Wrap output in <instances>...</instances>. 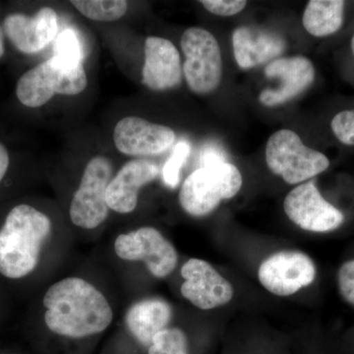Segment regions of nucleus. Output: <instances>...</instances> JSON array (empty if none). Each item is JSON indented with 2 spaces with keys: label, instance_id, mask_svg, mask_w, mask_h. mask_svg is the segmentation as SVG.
<instances>
[{
  "label": "nucleus",
  "instance_id": "1",
  "mask_svg": "<svg viewBox=\"0 0 354 354\" xmlns=\"http://www.w3.org/2000/svg\"><path fill=\"white\" fill-rule=\"evenodd\" d=\"M43 302L46 327L66 339L101 334L113 322V309L106 298L83 279L72 277L53 283Z\"/></svg>",
  "mask_w": 354,
  "mask_h": 354
},
{
  "label": "nucleus",
  "instance_id": "2",
  "mask_svg": "<svg viewBox=\"0 0 354 354\" xmlns=\"http://www.w3.org/2000/svg\"><path fill=\"white\" fill-rule=\"evenodd\" d=\"M50 232V218L41 211L25 204L14 207L0 230V274L8 279L31 274Z\"/></svg>",
  "mask_w": 354,
  "mask_h": 354
},
{
  "label": "nucleus",
  "instance_id": "3",
  "mask_svg": "<svg viewBox=\"0 0 354 354\" xmlns=\"http://www.w3.org/2000/svg\"><path fill=\"white\" fill-rule=\"evenodd\" d=\"M87 85L82 64H70L53 55L21 76L16 95L28 108H39L55 95L81 94Z\"/></svg>",
  "mask_w": 354,
  "mask_h": 354
},
{
  "label": "nucleus",
  "instance_id": "4",
  "mask_svg": "<svg viewBox=\"0 0 354 354\" xmlns=\"http://www.w3.org/2000/svg\"><path fill=\"white\" fill-rule=\"evenodd\" d=\"M241 186V171L230 162L199 167L184 180L179 204L188 215L208 216L223 200L234 197Z\"/></svg>",
  "mask_w": 354,
  "mask_h": 354
},
{
  "label": "nucleus",
  "instance_id": "5",
  "mask_svg": "<svg viewBox=\"0 0 354 354\" xmlns=\"http://www.w3.org/2000/svg\"><path fill=\"white\" fill-rule=\"evenodd\" d=\"M266 162L272 174L295 185L327 171L329 158L304 145L292 130L281 129L270 137L266 146Z\"/></svg>",
  "mask_w": 354,
  "mask_h": 354
},
{
  "label": "nucleus",
  "instance_id": "6",
  "mask_svg": "<svg viewBox=\"0 0 354 354\" xmlns=\"http://www.w3.org/2000/svg\"><path fill=\"white\" fill-rule=\"evenodd\" d=\"M180 44L188 87L197 95L213 93L223 77V58L215 36L203 28L191 27L183 32Z\"/></svg>",
  "mask_w": 354,
  "mask_h": 354
},
{
  "label": "nucleus",
  "instance_id": "7",
  "mask_svg": "<svg viewBox=\"0 0 354 354\" xmlns=\"http://www.w3.org/2000/svg\"><path fill=\"white\" fill-rule=\"evenodd\" d=\"M111 176L113 165L106 157L97 156L86 165L80 186L70 204V218L77 227L94 230L108 218L106 195Z\"/></svg>",
  "mask_w": 354,
  "mask_h": 354
},
{
  "label": "nucleus",
  "instance_id": "8",
  "mask_svg": "<svg viewBox=\"0 0 354 354\" xmlns=\"http://www.w3.org/2000/svg\"><path fill=\"white\" fill-rule=\"evenodd\" d=\"M114 251L120 259L145 263L151 274L158 279L169 276L178 262L176 247L152 227L118 235Z\"/></svg>",
  "mask_w": 354,
  "mask_h": 354
},
{
  "label": "nucleus",
  "instance_id": "9",
  "mask_svg": "<svg viewBox=\"0 0 354 354\" xmlns=\"http://www.w3.org/2000/svg\"><path fill=\"white\" fill-rule=\"evenodd\" d=\"M316 266L300 251L283 250L263 261L258 270L261 285L277 297H290L315 281Z\"/></svg>",
  "mask_w": 354,
  "mask_h": 354
},
{
  "label": "nucleus",
  "instance_id": "10",
  "mask_svg": "<svg viewBox=\"0 0 354 354\" xmlns=\"http://www.w3.org/2000/svg\"><path fill=\"white\" fill-rule=\"evenodd\" d=\"M283 209L293 223L307 232H333L342 225L344 214L324 199L315 181L299 184L286 195Z\"/></svg>",
  "mask_w": 354,
  "mask_h": 354
},
{
  "label": "nucleus",
  "instance_id": "11",
  "mask_svg": "<svg viewBox=\"0 0 354 354\" xmlns=\"http://www.w3.org/2000/svg\"><path fill=\"white\" fill-rule=\"evenodd\" d=\"M181 295L197 308H218L234 298V286L207 261L191 258L181 268Z\"/></svg>",
  "mask_w": 354,
  "mask_h": 354
},
{
  "label": "nucleus",
  "instance_id": "12",
  "mask_svg": "<svg viewBox=\"0 0 354 354\" xmlns=\"http://www.w3.org/2000/svg\"><path fill=\"white\" fill-rule=\"evenodd\" d=\"M171 128L137 116H127L116 123L113 141L120 153L132 157H147L164 153L176 141Z\"/></svg>",
  "mask_w": 354,
  "mask_h": 354
},
{
  "label": "nucleus",
  "instance_id": "13",
  "mask_svg": "<svg viewBox=\"0 0 354 354\" xmlns=\"http://www.w3.org/2000/svg\"><path fill=\"white\" fill-rule=\"evenodd\" d=\"M265 75L279 81L278 87L267 88L259 95L263 106L274 108L290 102L308 88L315 79V68L307 57H281L265 67Z\"/></svg>",
  "mask_w": 354,
  "mask_h": 354
},
{
  "label": "nucleus",
  "instance_id": "14",
  "mask_svg": "<svg viewBox=\"0 0 354 354\" xmlns=\"http://www.w3.org/2000/svg\"><path fill=\"white\" fill-rule=\"evenodd\" d=\"M3 31L21 53H38L57 37V15L50 7L39 9L34 16L10 14L4 19Z\"/></svg>",
  "mask_w": 354,
  "mask_h": 354
},
{
  "label": "nucleus",
  "instance_id": "15",
  "mask_svg": "<svg viewBox=\"0 0 354 354\" xmlns=\"http://www.w3.org/2000/svg\"><path fill=\"white\" fill-rule=\"evenodd\" d=\"M180 55L169 39L149 37L145 41V64L142 83L153 91H167L183 82Z\"/></svg>",
  "mask_w": 354,
  "mask_h": 354
},
{
  "label": "nucleus",
  "instance_id": "16",
  "mask_svg": "<svg viewBox=\"0 0 354 354\" xmlns=\"http://www.w3.org/2000/svg\"><path fill=\"white\" fill-rule=\"evenodd\" d=\"M232 46L236 64L241 69L249 70L283 55L286 43L278 32L242 26L234 30Z\"/></svg>",
  "mask_w": 354,
  "mask_h": 354
},
{
  "label": "nucleus",
  "instance_id": "17",
  "mask_svg": "<svg viewBox=\"0 0 354 354\" xmlns=\"http://www.w3.org/2000/svg\"><path fill=\"white\" fill-rule=\"evenodd\" d=\"M158 165L146 160H133L121 167L106 189L109 208L120 214H129L138 204L139 190L158 176Z\"/></svg>",
  "mask_w": 354,
  "mask_h": 354
},
{
  "label": "nucleus",
  "instance_id": "18",
  "mask_svg": "<svg viewBox=\"0 0 354 354\" xmlns=\"http://www.w3.org/2000/svg\"><path fill=\"white\" fill-rule=\"evenodd\" d=\"M171 318L172 308L169 302L160 298H148L130 307L125 323L133 337L148 348L155 335L169 328Z\"/></svg>",
  "mask_w": 354,
  "mask_h": 354
},
{
  "label": "nucleus",
  "instance_id": "19",
  "mask_svg": "<svg viewBox=\"0 0 354 354\" xmlns=\"http://www.w3.org/2000/svg\"><path fill=\"white\" fill-rule=\"evenodd\" d=\"M344 4L342 0H311L302 19L305 30L318 38L335 34L344 21Z\"/></svg>",
  "mask_w": 354,
  "mask_h": 354
},
{
  "label": "nucleus",
  "instance_id": "20",
  "mask_svg": "<svg viewBox=\"0 0 354 354\" xmlns=\"http://www.w3.org/2000/svg\"><path fill=\"white\" fill-rule=\"evenodd\" d=\"M71 4L85 17L100 22L120 19L128 8L124 0H73Z\"/></svg>",
  "mask_w": 354,
  "mask_h": 354
},
{
  "label": "nucleus",
  "instance_id": "21",
  "mask_svg": "<svg viewBox=\"0 0 354 354\" xmlns=\"http://www.w3.org/2000/svg\"><path fill=\"white\" fill-rule=\"evenodd\" d=\"M148 354H190L187 335L178 328H167L155 335Z\"/></svg>",
  "mask_w": 354,
  "mask_h": 354
},
{
  "label": "nucleus",
  "instance_id": "22",
  "mask_svg": "<svg viewBox=\"0 0 354 354\" xmlns=\"http://www.w3.org/2000/svg\"><path fill=\"white\" fill-rule=\"evenodd\" d=\"M190 153V145L185 141L179 142L174 152L165 162L162 169V179L167 187L176 188L180 183V171Z\"/></svg>",
  "mask_w": 354,
  "mask_h": 354
},
{
  "label": "nucleus",
  "instance_id": "23",
  "mask_svg": "<svg viewBox=\"0 0 354 354\" xmlns=\"http://www.w3.org/2000/svg\"><path fill=\"white\" fill-rule=\"evenodd\" d=\"M55 57L73 64H82L83 50L78 36L73 30L66 29L55 39Z\"/></svg>",
  "mask_w": 354,
  "mask_h": 354
},
{
  "label": "nucleus",
  "instance_id": "24",
  "mask_svg": "<svg viewBox=\"0 0 354 354\" xmlns=\"http://www.w3.org/2000/svg\"><path fill=\"white\" fill-rule=\"evenodd\" d=\"M330 127L339 142L344 145H354V111H344L335 114Z\"/></svg>",
  "mask_w": 354,
  "mask_h": 354
},
{
  "label": "nucleus",
  "instance_id": "25",
  "mask_svg": "<svg viewBox=\"0 0 354 354\" xmlns=\"http://www.w3.org/2000/svg\"><path fill=\"white\" fill-rule=\"evenodd\" d=\"M209 12L215 15L228 17L234 16L243 10L247 1L244 0H202L200 1Z\"/></svg>",
  "mask_w": 354,
  "mask_h": 354
},
{
  "label": "nucleus",
  "instance_id": "26",
  "mask_svg": "<svg viewBox=\"0 0 354 354\" xmlns=\"http://www.w3.org/2000/svg\"><path fill=\"white\" fill-rule=\"evenodd\" d=\"M337 285L342 297L354 306V260L342 266L337 274Z\"/></svg>",
  "mask_w": 354,
  "mask_h": 354
},
{
  "label": "nucleus",
  "instance_id": "27",
  "mask_svg": "<svg viewBox=\"0 0 354 354\" xmlns=\"http://www.w3.org/2000/svg\"><path fill=\"white\" fill-rule=\"evenodd\" d=\"M201 167L227 162L225 155L216 147H207L201 153Z\"/></svg>",
  "mask_w": 354,
  "mask_h": 354
},
{
  "label": "nucleus",
  "instance_id": "28",
  "mask_svg": "<svg viewBox=\"0 0 354 354\" xmlns=\"http://www.w3.org/2000/svg\"><path fill=\"white\" fill-rule=\"evenodd\" d=\"M9 167V155L6 147L0 143V183L6 176Z\"/></svg>",
  "mask_w": 354,
  "mask_h": 354
},
{
  "label": "nucleus",
  "instance_id": "29",
  "mask_svg": "<svg viewBox=\"0 0 354 354\" xmlns=\"http://www.w3.org/2000/svg\"><path fill=\"white\" fill-rule=\"evenodd\" d=\"M4 36L3 31H2L1 28H0V58L2 57V55H4Z\"/></svg>",
  "mask_w": 354,
  "mask_h": 354
},
{
  "label": "nucleus",
  "instance_id": "30",
  "mask_svg": "<svg viewBox=\"0 0 354 354\" xmlns=\"http://www.w3.org/2000/svg\"><path fill=\"white\" fill-rule=\"evenodd\" d=\"M351 50H353L354 55V36L353 37V39H351Z\"/></svg>",
  "mask_w": 354,
  "mask_h": 354
}]
</instances>
